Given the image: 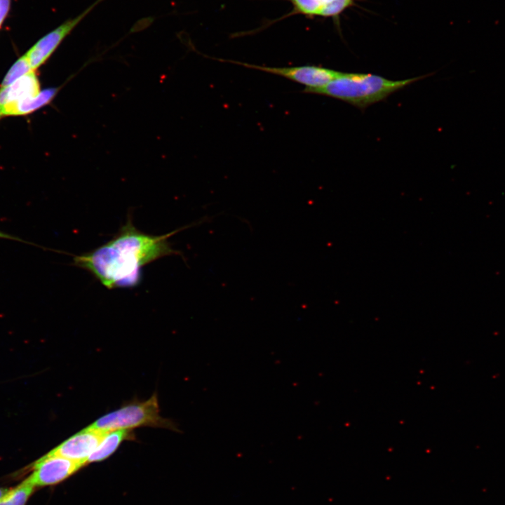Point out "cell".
<instances>
[{
	"label": "cell",
	"mask_w": 505,
	"mask_h": 505,
	"mask_svg": "<svg viewBox=\"0 0 505 505\" xmlns=\"http://www.w3.org/2000/svg\"><path fill=\"white\" fill-rule=\"evenodd\" d=\"M35 489L26 478L16 486L9 488L0 499V505H26Z\"/></svg>",
	"instance_id": "obj_12"
},
{
	"label": "cell",
	"mask_w": 505,
	"mask_h": 505,
	"mask_svg": "<svg viewBox=\"0 0 505 505\" xmlns=\"http://www.w3.org/2000/svg\"><path fill=\"white\" fill-rule=\"evenodd\" d=\"M9 488L8 487H0V499L4 497V495L8 491Z\"/></svg>",
	"instance_id": "obj_16"
},
{
	"label": "cell",
	"mask_w": 505,
	"mask_h": 505,
	"mask_svg": "<svg viewBox=\"0 0 505 505\" xmlns=\"http://www.w3.org/2000/svg\"><path fill=\"white\" fill-rule=\"evenodd\" d=\"M431 75V74L402 80H390L370 73L342 72L328 85L305 93L332 97L360 109H365L373 104L386 100L392 93Z\"/></svg>",
	"instance_id": "obj_2"
},
{
	"label": "cell",
	"mask_w": 505,
	"mask_h": 505,
	"mask_svg": "<svg viewBox=\"0 0 505 505\" xmlns=\"http://www.w3.org/2000/svg\"><path fill=\"white\" fill-rule=\"evenodd\" d=\"M149 426L179 431L172 420L163 417L156 393L144 401L133 400L97 419L88 427L104 431Z\"/></svg>",
	"instance_id": "obj_3"
},
{
	"label": "cell",
	"mask_w": 505,
	"mask_h": 505,
	"mask_svg": "<svg viewBox=\"0 0 505 505\" xmlns=\"http://www.w3.org/2000/svg\"><path fill=\"white\" fill-rule=\"evenodd\" d=\"M40 84L34 71L18 79L10 86L0 88V119L4 106L20 100L34 97L40 93Z\"/></svg>",
	"instance_id": "obj_9"
},
{
	"label": "cell",
	"mask_w": 505,
	"mask_h": 505,
	"mask_svg": "<svg viewBox=\"0 0 505 505\" xmlns=\"http://www.w3.org/2000/svg\"><path fill=\"white\" fill-rule=\"evenodd\" d=\"M135 438L132 429L108 431L104 438L87 459V464L100 462L109 457L126 440Z\"/></svg>",
	"instance_id": "obj_11"
},
{
	"label": "cell",
	"mask_w": 505,
	"mask_h": 505,
	"mask_svg": "<svg viewBox=\"0 0 505 505\" xmlns=\"http://www.w3.org/2000/svg\"><path fill=\"white\" fill-rule=\"evenodd\" d=\"M107 431L86 427L73 435L48 452L61 456L84 465L93 452L97 447Z\"/></svg>",
	"instance_id": "obj_7"
},
{
	"label": "cell",
	"mask_w": 505,
	"mask_h": 505,
	"mask_svg": "<svg viewBox=\"0 0 505 505\" xmlns=\"http://www.w3.org/2000/svg\"><path fill=\"white\" fill-rule=\"evenodd\" d=\"M0 238L13 240V241H19V242H22V243H29V244H32V245H33V243H32L27 242V241H24L23 239H22V238H19V237H17V236H13V235L4 232V231H0Z\"/></svg>",
	"instance_id": "obj_15"
},
{
	"label": "cell",
	"mask_w": 505,
	"mask_h": 505,
	"mask_svg": "<svg viewBox=\"0 0 505 505\" xmlns=\"http://www.w3.org/2000/svg\"><path fill=\"white\" fill-rule=\"evenodd\" d=\"M32 71L34 70L32 69L27 57L24 55L15 61L8 71L1 82V88L11 85Z\"/></svg>",
	"instance_id": "obj_13"
},
{
	"label": "cell",
	"mask_w": 505,
	"mask_h": 505,
	"mask_svg": "<svg viewBox=\"0 0 505 505\" xmlns=\"http://www.w3.org/2000/svg\"><path fill=\"white\" fill-rule=\"evenodd\" d=\"M57 92L55 88L43 90L34 97L20 100L4 106L1 112V118L5 116L25 115L33 112L50 102Z\"/></svg>",
	"instance_id": "obj_10"
},
{
	"label": "cell",
	"mask_w": 505,
	"mask_h": 505,
	"mask_svg": "<svg viewBox=\"0 0 505 505\" xmlns=\"http://www.w3.org/2000/svg\"><path fill=\"white\" fill-rule=\"evenodd\" d=\"M83 465L79 462L47 453L27 466L25 471H31L27 478L37 488L58 484Z\"/></svg>",
	"instance_id": "obj_5"
},
{
	"label": "cell",
	"mask_w": 505,
	"mask_h": 505,
	"mask_svg": "<svg viewBox=\"0 0 505 505\" xmlns=\"http://www.w3.org/2000/svg\"><path fill=\"white\" fill-rule=\"evenodd\" d=\"M103 0L93 4L74 18H70L41 38L25 54L30 67L35 71L43 64L72 31Z\"/></svg>",
	"instance_id": "obj_6"
},
{
	"label": "cell",
	"mask_w": 505,
	"mask_h": 505,
	"mask_svg": "<svg viewBox=\"0 0 505 505\" xmlns=\"http://www.w3.org/2000/svg\"><path fill=\"white\" fill-rule=\"evenodd\" d=\"M289 1L292 9L291 12L277 22L290 15L301 14L307 17H337L344 10L351 6L354 0H286Z\"/></svg>",
	"instance_id": "obj_8"
},
{
	"label": "cell",
	"mask_w": 505,
	"mask_h": 505,
	"mask_svg": "<svg viewBox=\"0 0 505 505\" xmlns=\"http://www.w3.org/2000/svg\"><path fill=\"white\" fill-rule=\"evenodd\" d=\"M221 62L242 65L249 69L265 72L271 74L280 76L287 79L304 85L303 92L321 88L341 74V72L315 65H302L295 67H267L257 65L243 62L213 58Z\"/></svg>",
	"instance_id": "obj_4"
},
{
	"label": "cell",
	"mask_w": 505,
	"mask_h": 505,
	"mask_svg": "<svg viewBox=\"0 0 505 505\" xmlns=\"http://www.w3.org/2000/svg\"><path fill=\"white\" fill-rule=\"evenodd\" d=\"M191 226L154 236L137 229L128 217L111 240L74 256L73 264L88 271L107 289L134 288L140 283L145 265L165 256L180 255L168 238Z\"/></svg>",
	"instance_id": "obj_1"
},
{
	"label": "cell",
	"mask_w": 505,
	"mask_h": 505,
	"mask_svg": "<svg viewBox=\"0 0 505 505\" xmlns=\"http://www.w3.org/2000/svg\"><path fill=\"white\" fill-rule=\"evenodd\" d=\"M11 5V0H0V27L6 18Z\"/></svg>",
	"instance_id": "obj_14"
}]
</instances>
